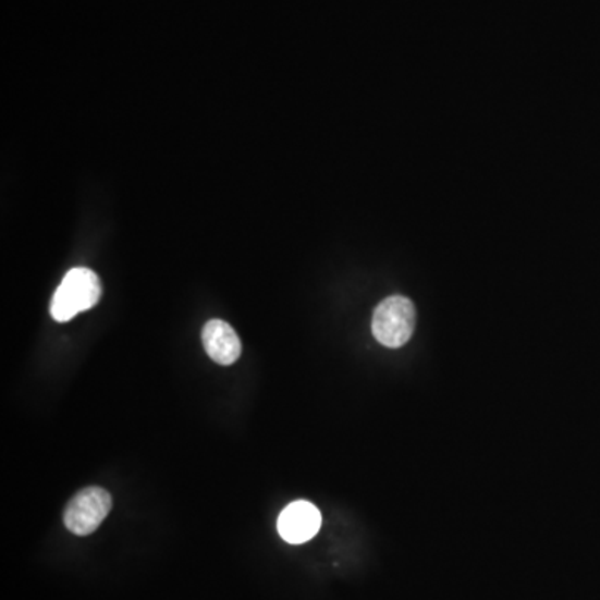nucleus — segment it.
Wrapping results in <instances>:
<instances>
[{
  "label": "nucleus",
  "instance_id": "obj_1",
  "mask_svg": "<svg viewBox=\"0 0 600 600\" xmlns=\"http://www.w3.org/2000/svg\"><path fill=\"white\" fill-rule=\"evenodd\" d=\"M102 287L99 278L86 267L69 270L62 284L53 294L50 314L58 322H68L77 314L93 309L100 301Z\"/></svg>",
  "mask_w": 600,
  "mask_h": 600
},
{
  "label": "nucleus",
  "instance_id": "obj_5",
  "mask_svg": "<svg viewBox=\"0 0 600 600\" xmlns=\"http://www.w3.org/2000/svg\"><path fill=\"white\" fill-rule=\"evenodd\" d=\"M203 342L210 359L221 366H231L241 356V341L225 320H209L204 326Z\"/></svg>",
  "mask_w": 600,
  "mask_h": 600
},
{
  "label": "nucleus",
  "instance_id": "obj_3",
  "mask_svg": "<svg viewBox=\"0 0 600 600\" xmlns=\"http://www.w3.org/2000/svg\"><path fill=\"white\" fill-rule=\"evenodd\" d=\"M112 498L100 487H87L72 498L64 512V524L75 536H89L99 529L111 512Z\"/></svg>",
  "mask_w": 600,
  "mask_h": 600
},
{
  "label": "nucleus",
  "instance_id": "obj_4",
  "mask_svg": "<svg viewBox=\"0 0 600 600\" xmlns=\"http://www.w3.org/2000/svg\"><path fill=\"white\" fill-rule=\"evenodd\" d=\"M320 526H322V515L319 509L307 501L292 502L282 511L278 521V530L282 539L295 546L314 539Z\"/></svg>",
  "mask_w": 600,
  "mask_h": 600
},
{
  "label": "nucleus",
  "instance_id": "obj_2",
  "mask_svg": "<svg viewBox=\"0 0 600 600\" xmlns=\"http://www.w3.org/2000/svg\"><path fill=\"white\" fill-rule=\"evenodd\" d=\"M416 307L404 295H392L377 306L372 319V334L389 348L402 347L416 329Z\"/></svg>",
  "mask_w": 600,
  "mask_h": 600
}]
</instances>
